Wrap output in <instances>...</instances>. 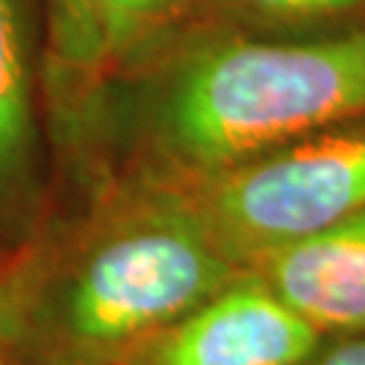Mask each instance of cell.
I'll return each instance as SVG.
<instances>
[{
    "instance_id": "cell-1",
    "label": "cell",
    "mask_w": 365,
    "mask_h": 365,
    "mask_svg": "<svg viewBox=\"0 0 365 365\" xmlns=\"http://www.w3.org/2000/svg\"><path fill=\"white\" fill-rule=\"evenodd\" d=\"M365 117V25L322 36L206 27L98 84L57 138L84 176L184 184Z\"/></svg>"
},
{
    "instance_id": "cell-2",
    "label": "cell",
    "mask_w": 365,
    "mask_h": 365,
    "mask_svg": "<svg viewBox=\"0 0 365 365\" xmlns=\"http://www.w3.org/2000/svg\"><path fill=\"white\" fill-rule=\"evenodd\" d=\"M244 268L168 184L95 179L16 257L14 365H128Z\"/></svg>"
},
{
    "instance_id": "cell-3",
    "label": "cell",
    "mask_w": 365,
    "mask_h": 365,
    "mask_svg": "<svg viewBox=\"0 0 365 365\" xmlns=\"http://www.w3.org/2000/svg\"><path fill=\"white\" fill-rule=\"evenodd\" d=\"M176 187L214 241L249 262L365 211V117Z\"/></svg>"
},
{
    "instance_id": "cell-4",
    "label": "cell",
    "mask_w": 365,
    "mask_h": 365,
    "mask_svg": "<svg viewBox=\"0 0 365 365\" xmlns=\"http://www.w3.org/2000/svg\"><path fill=\"white\" fill-rule=\"evenodd\" d=\"M52 149L25 6L22 0H0V262L25 255L52 220Z\"/></svg>"
},
{
    "instance_id": "cell-5",
    "label": "cell",
    "mask_w": 365,
    "mask_h": 365,
    "mask_svg": "<svg viewBox=\"0 0 365 365\" xmlns=\"http://www.w3.org/2000/svg\"><path fill=\"white\" fill-rule=\"evenodd\" d=\"M325 336L244 271L128 365H303Z\"/></svg>"
},
{
    "instance_id": "cell-6",
    "label": "cell",
    "mask_w": 365,
    "mask_h": 365,
    "mask_svg": "<svg viewBox=\"0 0 365 365\" xmlns=\"http://www.w3.org/2000/svg\"><path fill=\"white\" fill-rule=\"evenodd\" d=\"M325 339L365 333V211L247 265Z\"/></svg>"
},
{
    "instance_id": "cell-7",
    "label": "cell",
    "mask_w": 365,
    "mask_h": 365,
    "mask_svg": "<svg viewBox=\"0 0 365 365\" xmlns=\"http://www.w3.org/2000/svg\"><path fill=\"white\" fill-rule=\"evenodd\" d=\"M43 6L52 76L46 81V111L57 144L68 122L103 81V46L95 19V0H43Z\"/></svg>"
},
{
    "instance_id": "cell-8",
    "label": "cell",
    "mask_w": 365,
    "mask_h": 365,
    "mask_svg": "<svg viewBox=\"0 0 365 365\" xmlns=\"http://www.w3.org/2000/svg\"><path fill=\"white\" fill-rule=\"evenodd\" d=\"M192 0H95V19L103 46V78L130 66L165 41Z\"/></svg>"
},
{
    "instance_id": "cell-9",
    "label": "cell",
    "mask_w": 365,
    "mask_h": 365,
    "mask_svg": "<svg viewBox=\"0 0 365 365\" xmlns=\"http://www.w3.org/2000/svg\"><path fill=\"white\" fill-rule=\"evenodd\" d=\"M235 25L271 30L268 36H322L365 25V0H214Z\"/></svg>"
},
{
    "instance_id": "cell-10",
    "label": "cell",
    "mask_w": 365,
    "mask_h": 365,
    "mask_svg": "<svg viewBox=\"0 0 365 365\" xmlns=\"http://www.w3.org/2000/svg\"><path fill=\"white\" fill-rule=\"evenodd\" d=\"M19 339V287L16 260L0 262V363H11Z\"/></svg>"
},
{
    "instance_id": "cell-11",
    "label": "cell",
    "mask_w": 365,
    "mask_h": 365,
    "mask_svg": "<svg viewBox=\"0 0 365 365\" xmlns=\"http://www.w3.org/2000/svg\"><path fill=\"white\" fill-rule=\"evenodd\" d=\"M303 365H365V333L325 339Z\"/></svg>"
},
{
    "instance_id": "cell-12",
    "label": "cell",
    "mask_w": 365,
    "mask_h": 365,
    "mask_svg": "<svg viewBox=\"0 0 365 365\" xmlns=\"http://www.w3.org/2000/svg\"><path fill=\"white\" fill-rule=\"evenodd\" d=\"M0 365H14V363H0Z\"/></svg>"
}]
</instances>
